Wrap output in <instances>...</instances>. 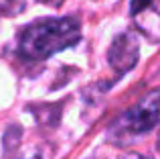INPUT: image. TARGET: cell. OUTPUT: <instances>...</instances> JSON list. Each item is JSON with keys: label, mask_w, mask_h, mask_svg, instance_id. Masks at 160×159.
<instances>
[{"label": "cell", "mask_w": 160, "mask_h": 159, "mask_svg": "<svg viewBox=\"0 0 160 159\" xmlns=\"http://www.w3.org/2000/svg\"><path fill=\"white\" fill-rule=\"evenodd\" d=\"M20 159H45V155H41L39 151H32V153H28V155L20 157Z\"/></svg>", "instance_id": "6"}, {"label": "cell", "mask_w": 160, "mask_h": 159, "mask_svg": "<svg viewBox=\"0 0 160 159\" xmlns=\"http://www.w3.org/2000/svg\"><path fill=\"white\" fill-rule=\"evenodd\" d=\"M79 39L81 31L75 19H39L20 31L18 55L31 61H39L73 47Z\"/></svg>", "instance_id": "1"}, {"label": "cell", "mask_w": 160, "mask_h": 159, "mask_svg": "<svg viewBox=\"0 0 160 159\" xmlns=\"http://www.w3.org/2000/svg\"><path fill=\"white\" fill-rule=\"evenodd\" d=\"M41 2H47V4H53V6H57L59 0H41Z\"/></svg>", "instance_id": "7"}, {"label": "cell", "mask_w": 160, "mask_h": 159, "mask_svg": "<svg viewBox=\"0 0 160 159\" xmlns=\"http://www.w3.org/2000/svg\"><path fill=\"white\" fill-rule=\"evenodd\" d=\"M140 57V45H138L136 35L132 33H122L113 39L112 47L108 53V61L118 74H126L136 65Z\"/></svg>", "instance_id": "3"}, {"label": "cell", "mask_w": 160, "mask_h": 159, "mask_svg": "<svg viewBox=\"0 0 160 159\" xmlns=\"http://www.w3.org/2000/svg\"><path fill=\"white\" fill-rule=\"evenodd\" d=\"M160 123V90L150 92L144 100L126 110L120 118L113 123L112 133L113 135H142V133L152 131Z\"/></svg>", "instance_id": "2"}, {"label": "cell", "mask_w": 160, "mask_h": 159, "mask_svg": "<svg viewBox=\"0 0 160 159\" xmlns=\"http://www.w3.org/2000/svg\"><path fill=\"white\" fill-rule=\"evenodd\" d=\"M120 159H148V157L140 155V153H126V155H122Z\"/></svg>", "instance_id": "5"}, {"label": "cell", "mask_w": 160, "mask_h": 159, "mask_svg": "<svg viewBox=\"0 0 160 159\" xmlns=\"http://www.w3.org/2000/svg\"><path fill=\"white\" fill-rule=\"evenodd\" d=\"M152 2H154V0H132V4H130V10H132L134 16H138L140 12L148 10V8L152 6Z\"/></svg>", "instance_id": "4"}]
</instances>
